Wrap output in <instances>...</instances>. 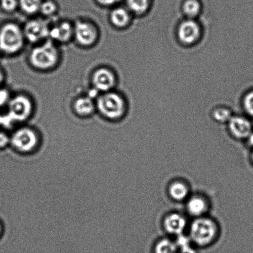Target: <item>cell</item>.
Here are the masks:
<instances>
[{
  "mask_svg": "<svg viewBox=\"0 0 253 253\" xmlns=\"http://www.w3.org/2000/svg\"><path fill=\"white\" fill-rule=\"evenodd\" d=\"M19 6L25 13L34 14L40 11L42 0H18Z\"/></svg>",
  "mask_w": 253,
  "mask_h": 253,
  "instance_id": "cell-20",
  "label": "cell"
},
{
  "mask_svg": "<svg viewBox=\"0 0 253 253\" xmlns=\"http://www.w3.org/2000/svg\"><path fill=\"white\" fill-rule=\"evenodd\" d=\"M244 106L247 113L253 117V91L247 94L245 96Z\"/></svg>",
  "mask_w": 253,
  "mask_h": 253,
  "instance_id": "cell-26",
  "label": "cell"
},
{
  "mask_svg": "<svg viewBox=\"0 0 253 253\" xmlns=\"http://www.w3.org/2000/svg\"><path fill=\"white\" fill-rule=\"evenodd\" d=\"M154 253H178L175 240L167 238L158 240L154 248Z\"/></svg>",
  "mask_w": 253,
  "mask_h": 253,
  "instance_id": "cell-19",
  "label": "cell"
},
{
  "mask_svg": "<svg viewBox=\"0 0 253 253\" xmlns=\"http://www.w3.org/2000/svg\"><path fill=\"white\" fill-rule=\"evenodd\" d=\"M23 30L15 23H7L0 29V50L9 54L18 53L23 48Z\"/></svg>",
  "mask_w": 253,
  "mask_h": 253,
  "instance_id": "cell-5",
  "label": "cell"
},
{
  "mask_svg": "<svg viewBox=\"0 0 253 253\" xmlns=\"http://www.w3.org/2000/svg\"><path fill=\"white\" fill-rule=\"evenodd\" d=\"M130 20V14L127 10L123 7H117L111 12L110 21L111 23L118 28H123L127 26Z\"/></svg>",
  "mask_w": 253,
  "mask_h": 253,
  "instance_id": "cell-17",
  "label": "cell"
},
{
  "mask_svg": "<svg viewBox=\"0 0 253 253\" xmlns=\"http://www.w3.org/2000/svg\"><path fill=\"white\" fill-rule=\"evenodd\" d=\"M3 232V225H2V223L0 221V237Z\"/></svg>",
  "mask_w": 253,
  "mask_h": 253,
  "instance_id": "cell-31",
  "label": "cell"
},
{
  "mask_svg": "<svg viewBox=\"0 0 253 253\" xmlns=\"http://www.w3.org/2000/svg\"><path fill=\"white\" fill-rule=\"evenodd\" d=\"M74 26V37L77 43L83 46H90L98 39L97 29L90 22L78 20Z\"/></svg>",
  "mask_w": 253,
  "mask_h": 253,
  "instance_id": "cell-7",
  "label": "cell"
},
{
  "mask_svg": "<svg viewBox=\"0 0 253 253\" xmlns=\"http://www.w3.org/2000/svg\"><path fill=\"white\" fill-rule=\"evenodd\" d=\"M183 9L188 16L195 17L199 14L201 5L197 0H187L183 4Z\"/></svg>",
  "mask_w": 253,
  "mask_h": 253,
  "instance_id": "cell-22",
  "label": "cell"
},
{
  "mask_svg": "<svg viewBox=\"0 0 253 253\" xmlns=\"http://www.w3.org/2000/svg\"><path fill=\"white\" fill-rule=\"evenodd\" d=\"M96 103L90 96H83L77 98L74 103V110L81 117H87L92 115L96 110Z\"/></svg>",
  "mask_w": 253,
  "mask_h": 253,
  "instance_id": "cell-16",
  "label": "cell"
},
{
  "mask_svg": "<svg viewBox=\"0 0 253 253\" xmlns=\"http://www.w3.org/2000/svg\"><path fill=\"white\" fill-rule=\"evenodd\" d=\"M59 59L58 49L51 40L35 47L29 54L31 66L41 71L49 70L54 68Z\"/></svg>",
  "mask_w": 253,
  "mask_h": 253,
  "instance_id": "cell-2",
  "label": "cell"
},
{
  "mask_svg": "<svg viewBox=\"0 0 253 253\" xmlns=\"http://www.w3.org/2000/svg\"><path fill=\"white\" fill-rule=\"evenodd\" d=\"M188 237L197 247L210 246L219 234L217 222L207 215L193 219L188 225Z\"/></svg>",
  "mask_w": 253,
  "mask_h": 253,
  "instance_id": "cell-1",
  "label": "cell"
},
{
  "mask_svg": "<svg viewBox=\"0 0 253 253\" xmlns=\"http://www.w3.org/2000/svg\"><path fill=\"white\" fill-rule=\"evenodd\" d=\"M41 145V138L34 128L22 126L10 135V145L15 151L23 155L33 153Z\"/></svg>",
  "mask_w": 253,
  "mask_h": 253,
  "instance_id": "cell-4",
  "label": "cell"
},
{
  "mask_svg": "<svg viewBox=\"0 0 253 253\" xmlns=\"http://www.w3.org/2000/svg\"><path fill=\"white\" fill-rule=\"evenodd\" d=\"M174 240L178 253H197V247L193 244L188 235H180L176 237Z\"/></svg>",
  "mask_w": 253,
  "mask_h": 253,
  "instance_id": "cell-18",
  "label": "cell"
},
{
  "mask_svg": "<svg viewBox=\"0 0 253 253\" xmlns=\"http://www.w3.org/2000/svg\"><path fill=\"white\" fill-rule=\"evenodd\" d=\"M186 210L193 219L207 215L210 209L209 201L201 194L191 195L186 201Z\"/></svg>",
  "mask_w": 253,
  "mask_h": 253,
  "instance_id": "cell-11",
  "label": "cell"
},
{
  "mask_svg": "<svg viewBox=\"0 0 253 253\" xmlns=\"http://www.w3.org/2000/svg\"><path fill=\"white\" fill-rule=\"evenodd\" d=\"M168 190L171 199L177 202H186L191 195L189 185L182 180L172 181L169 185Z\"/></svg>",
  "mask_w": 253,
  "mask_h": 253,
  "instance_id": "cell-15",
  "label": "cell"
},
{
  "mask_svg": "<svg viewBox=\"0 0 253 253\" xmlns=\"http://www.w3.org/2000/svg\"><path fill=\"white\" fill-rule=\"evenodd\" d=\"M252 161H253V154H252Z\"/></svg>",
  "mask_w": 253,
  "mask_h": 253,
  "instance_id": "cell-34",
  "label": "cell"
},
{
  "mask_svg": "<svg viewBox=\"0 0 253 253\" xmlns=\"http://www.w3.org/2000/svg\"><path fill=\"white\" fill-rule=\"evenodd\" d=\"M74 37V26L63 21L49 28V37L52 41L66 43Z\"/></svg>",
  "mask_w": 253,
  "mask_h": 253,
  "instance_id": "cell-14",
  "label": "cell"
},
{
  "mask_svg": "<svg viewBox=\"0 0 253 253\" xmlns=\"http://www.w3.org/2000/svg\"><path fill=\"white\" fill-rule=\"evenodd\" d=\"M125 100L118 93L108 91L98 96L96 108L104 118L108 120H120L125 115Z\"/></svg>",
  "mask_w": 253,
  "mask_h": 253,
  "instance_id": "cell-3",
  "label": "cell"
},
{
  "mask_svg": "<svg viewBox=\"0 0 253 253\" xmlns=\"http://www.w3.org/2000/svg\"><path fill=\"white\" fill-rule=\"evenodd\" d=\"M1 116H0V125H1Z\"/></svg>",
  "mask_w": 253,
  "mask_h": 253,
  "instance_id": "cell-33",
  "label": "cell"
},
{
  "mask_svg": "<svg viewBox=\"0 0 253 253\" xmlns=\"http://www.w3.org/2000/svg\"><path fill=\"white\" fill-rule=\"evenodd\" d=\"M4 79V75L3 74H2L1 70H0V84H1L2 81H3Z\"/></svg>",
  "mask_w": 253,
  "mask_h": 253,
  "instance_id": "cell-32",
  "label": "cell"
},
{
  "mask_svg": "<svg viewBox=\"0 0 253 253\" xmlns=\"http://www.w3.org/2000/svg\"><path fill=\"white\" fill-rule=\"evenodd\" d=\"M10 145V135L4 131H0V150L6 148Z\"/></svg>",
  "mask_w": 253,
  "mask_h": 253,
  "instance_id": "cell-27",
  "label": "cell"
},
{
  "mask_svg": "<svg viewBox=\"0 0 253 253\" xmlns=\"http://www.w3.org/2000/svg\"><path fill=\"white\" fill-rule=\"evenodd\" d=\"M49 28L43 20L36 19L30 20L22 30L26 41L36 43L49 37Z\"/></svg>",
  "mask_w": 253,
  "mask_h": 253,
  "instance_id": "cell-8",
  "label": "cell"
},
{
  "mask_svg": "<svg viewBox=\"0 0 253 253\" xmlns=\"http://www.w3.org/2000/svg\"><path fill=\"white\" fill-rule=\"evenodd\" d=\"M91 83L93 89L98 92H108L112 90L116 85V76L110 69L98 68L93 74Z\"/></svg>",
  "mask_w": 253,
  "mask_h": 253,
  "instance_id": "cell-9",
  "label": "cell"
},
{
  "mask_svg": "<svg viewBox=\"0 0 253 253\" xmlns=\"http://www.w3.org/2000/svg\"><path fill=\"white\" fill-rule=\"evenodd\" d=\"M57 6L55 2L46 0L45 1H42L40 12L46 16H51L56 13Z\"/></svg>",
  "mask_w": 253,
  "mask_h": 253,
  "instance_id": "cell-23",
  "label": "cell"
},
{
  "mask_svg": "<svg viewBox=\"0 0 253 253\" xmlns=\"http://www.w3.org/2000/svg\"><path fill=\"white\" fill-rule=\"evenodd\" d=\"M129 9L136 14H142L150 6V0H126Z\"/></svg>",
  "mask_w": 253,
  "mask_h": 253,
  "instance_id": "cell-21",
  "label": "cell"
},
{
  "mask_svg": "<svg viewBox=\"0 0 253 253\" xmlns=\"http://www.w3.org/2000/svg\"><path fill=\"white\" fill-rule=\"evenodd\" d=\"M7 115L1 116V124L11 125L12 123L24 122L28 120L33 110V105L29 98L19 95L10 99Z\"/></svg>",
  "mask_w": 253,
  "mask_h": 253,
  "instance_id": "cell-6",
  "label": "cell"
},
{
  "mask_svg": "<svg viewBox=\"0 0 253 253\" xmlns=\"http://www.w3.org/2000/svg\"><path fill=\"white\" fill-rule=\"evenodd\" d=\"M228 123L230 133L239 140H246L253 131L252 124L246 118L239 116L232 117Z\"/></svg>",
  "mask_w": 253,
  "mask_h": 253,
  "instance_id": "cell-12",
  "label": "cell"
},
{
  "mask_svg": "<svg viewBox=\"0 0 253 253\" xmlns=\"http://www.w3.org/2000/svg\"><path fill=\"white\" fill-rule=\"evenodd\" d=\"M213 116L215 120L219 123L229 122L232 117L230 111L225 108H219L215 110Z\"/></svg>",
  "mask_w": 253,
  "mask_h": 253,
  "instance_id": "cell-24",
  "label": "cell"
},
{
  "mask_svg": "<svg viewBox=\"0 0 253 253\" xmlns=\"http://www.w3.org/2000/svg\"><path fill=\"white\" fill-rule=\"evenodd\" d=\"M9 93L5 89H0V106H4L10 101Z\"/></svg>",
  "mask_w": 253,
  "mask_h": 253,
  "instance_id": "cell-28",
  "label": "cell"
},
{
  "mask_svg": "<svg viewBox=\"0 0 253 253\" xmlns=\"http://www.w3.org/2000/svg\"><path fill=\"white\" fill-rule=\"evenodd\" d=\"M96 1L103 6H109L118 3L121 0H96Z\"/></svg>",
  "mask_w": 253,
  "mask_h": 253,
  "instance_id": "cell-29",
  "label": "cell"
},
{
  "mask_svg": "<svg viewBox=\"0 0 253 253\" xmlns=\"http://www.w3.org/2000/svg\"><path fill=\"white\" fill-rule=\"evenodd\" d=\"M178 38L182 43L190 44L199 38L200 29L197 22L188 20L180 24L178 31Z\"/></svg>",
  "mask_w": 253,
  "mask_h": 253,
  "instance_id": "cell-13",
  "label": "cell"
},
{
  "mask_svg": "<svg viewBox=\"0 0 253 253\" xmlns=\"http://www.w3.org/2000/svg\"><path fill=\"white\" fill-rule=\"evenodd\" d=\"M18 0H1V6L4 11L11 12L18 6Z\"/></svg>",
  "mask_w": 253,
  "mask_h": 253,
  "instance_id": "cell-25",
  "label": "cell"
},
{
  "mask_svg": "<svg viewBox=\"0 0 253 253\" xmlns=\"http://www.w3.org/2000/svg\"><path fill=\"white\" fill-rule=\"evenodd\" d=\"M188 225L187 217L181 213L176 212L166 215L163 221L164 230L175 237L184 234Z\"/></svg>",
  "mask_w": 253,
  "mask_h": 253,
  "instance_id": "cell-10",
  "label": "cell"
},
{
  "mask_svg": "<svg viewBox=\"0 0 253 253\" xmlns=\"http://www.w3.org/2000/svg\"><path fill=\"white\" fill-rule=\"evenodd\" d=\"M248 144L253 148V131L246 139Z\"/></svg>",
  "mask_w": 253,
  "mask_h": 253,
  "instance_id": "cell-30",
  "label": "cell"
}]
</instances>
